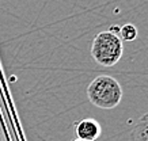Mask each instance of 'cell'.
<instances>
[{
  "mask_svg": "<svg viewBox=\"0 0 148 141\" xmlns=\"http://www.w3.org/2000/svg\"><path fill=\"white\" fill-rule=\"evenodd\" d=\"M87 98L98 109H114L122 99V87L114 78L101 75L88 84Z\"/></svg>",
  "mask_w": 148,
  "mask_h": 141,
  "instance_id": "cell-1",
  "label": "cell"
},
{
  "mask_svg": "<svg viewBox=\"0 0 148 141\" xmlns=\"http://www.w3.org/2000/svg\"><path fill=\"white\" fill-rule=\"evenodd\" d=\"M124 44L117 33L101 31L91 45V56L95 63L102 67H114L122 57Z\"/></svg>",
  "mask_w": 148,
  "mask_h": 141,
  "instance_id": "cell-2",
  "label": "cell"
},
{
  "mask_svg": "<svg viewBox=\"0 0 148 141\" xmlns=\"http://www.w3.org/2000/svg\"><path fill=\"white\" fill-rule=\"evenodd\" d=\"M101 132H102L101 125L94 118H84L75 123V133L77 136L76 138H80V140L95 141L101 136Z\"/></svg>",
  "mask_w": 148,
  "mask_h": 141,
  "instance_id": "cell-3",
  "label": "cell"
},
{
  "mask_svg": "<svg viewBox=\"0 0 148 141\" xmlns=\"http://www.w3.org/2000/svg\"><path fill=\"white\" fill-rule=\"evenodd\" d=\"M132 141H148V113L144 114L130 133Z\"/></svg>",
  "mask_w": 148,
  "mask_h": 141,
  "instance_id": "cell-4",
  "label": "cell"
},
{
  "mask_svg": "<svg viewBox=\"0 0 148 141\" xmlns=\"http://www.w3.org/2000/svg\"><path fill=\"white\" fill-rule=\"evenodd\" d=\"M120 34H121V41H135L137 38V29L132 23H126L122 27H120Z\"/></svg>",
  "mask_w": 148,
  "mask_h": 141,
  "instance_id": "cell-5",
  "label": "cell"
},
{
  "mask_svg": "<svg viewBox=\"0 0 148 141\" xmlns=\"http://www.w3.org/2000/svg\"><path fill=\"white\" fill-rule=\"evenodd\" d=\"M73 141H84V140H80V138H75Z\"/></svg>",
  "mask_w": 148,
  "mask_h": 141,
  "instance_id": "cell-6",
  "label": "cell"
},
{
  "mask_svg": "<svg viewBox=\"0 0 148 141\" xmlns=\"http://www.w3.org/2000/svg\"><path fill=\"white\" fill-rule=\"evenodd\" d=\"M0 141H3V138H1V134H0Z\"/></svg>",
  "mask_w": 148,
  "mask_h": 141,
  "instance_id": "cell-7",
  "label": "cell"
}]
</instances>
